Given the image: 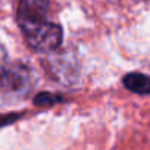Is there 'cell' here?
I'll use <instances>...</instances> for the list:
<instances>
[{
	"label": "cell",
	"instance_id": "cell-1",
	"mask_svg": "<svg viewBox=\"0 0 150 150\" xmlns=\"http://www.w3.org/2000/svg\"><path fill=\"white\" fill-rule=\"evenodd\" d=\"M49 12L50 0H19V28L28 46L38 53H52L62 44V28L49 19Z\"/></svg>",
	"mask_w": 150,
	"mask_h": 150
},
{
	"label": "cell",
	"instance_id": "cell-5",
	"mask_svg": "<svg viewBox=\"0 0 150 150\" xmlns=\"http://www.w3.org/2000/svg\"><path fill=\"white\" fill-rule=\"evenodd\" d=\"M6 62H8V53L6 49L0 44V75L3 74V71L6 69Z\"/></svg>",
	"mask_w": 150,
	"mask_h": 150
},
{
	"label": "cell",
	"instance_id": "cell-4",
	"mask_svg": "<svg viewBox=\"0 0 150 150\" xmlns=\"http://www.w3.org/2000/svg\"><path fill=\"white\" fill-rule=\"evenodd\" d=\"M59 100H62L60 97H57V96H52V94H49V93H43V94H38L35 99H34V102H35V105H38V106H46V105H54V103H57Z\"/></svg>",
	"mask_w": 150,
	"mask_h": 150
},
{
	"label": "cell",
	"instance_id": "cell-3",
	"mask_svg": "<svg viewBox=\"0 0 150 150\" xmlns=\"http://www.w3.org/2000/svg\"><path fill=\"white\" fill-rule=\"evenodd\" d=\"M122 84L125 88H128L135 94H150V78L144 74L140 72L127 74L122 80Z\"/></svg>",
	"mask_w": 150,
	"mask_h": 150
},
{
	"label": "cell",
	"instance_id": "cell-2",
	"mask_svg": "<svg viewBox=\"0 0 150 150\" xmlns=\"http://www.w3.org/2000/svg\"><path fill=\"white\" fill-rule=\"evenodd\" d=\"M33 87L31 69L24 63H13L6 66L0 75V91L11 97H22Z\"/></svg>",
	"mask_w": 150,
	"mask_h": 150
}]
</instances>
